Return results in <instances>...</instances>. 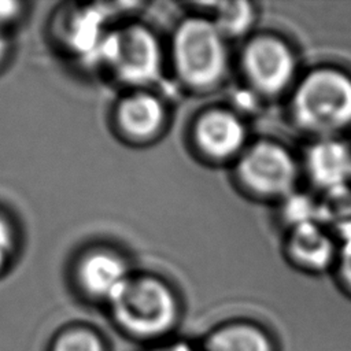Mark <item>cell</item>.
Wrapping results in <instances>:
<instances>
[{
	"instance_id": "cell-1",
	"label": "cell",
	"mask_w": 351,
	"mask_h": 351,
	"mask_svg": "<svg viewBox=\"0 0 351 351\" xmlns=\"http://www.w3.org/2000/svg\"><path fill=\"white\" fill-rule=\"evenodd\" d=\"M110 303L118 325L140 339L165 336L178 318L173 292L154 278H129Z\"/></svg>"
},
{
	"instance_id": "cell-2",
	"label": "cell",
	"mask_w": 351,
	"mask_h": 351,
	"mask_svg": "<svg viewBox=\"0 0 351 351\" xmlns=\"http://www.w3.org/2000/svg\"><path fill=\"white\" fill-rule=\"evenodd\" d=\"M293 110L299 122L315 130H333L351 122V80L335 70L308 74L299 85Z\"/></svg>"
},
{
	"instance_id": "cell-3",
	"label": "cell",
	"mask_w": 351,
	"mask_h": 351,
	"mask_svg": "<svg viewBox=\"0 0 351 351\" xmlns=\"http://www.w3.org/2000/svg\"><path fill=\"white\" fill-rule=\"evenodd\" d=\"M173 51L180 74L191 85H211L225 70L222 34L213 22L199 18L185 21L174 36Z\"/></svg>"
},
{
	"instance_id": "cell-4",
	"label": "cell",
	"mask_w": 351,
	"mask_h": 351,
	"mask_svg": "<svg viewBox=\"0 0 351 351\" xmlns=\"http://www.w3.org/2000/svg\"><path fill=\"white\" fill-rule=\"evenodd\" d=\"M101 58L126 81L147 82L159 71V47L154 36L138 26L128 27L107 37L101 44Z\"/></svg>"
},
{
	"instance_id": "cell-5",
	"label": "cell",
	"mask_w": 351,
	"mask_h": 351,
	"mask_svg": "<svg viewBox=\"0 0 351 351\" xmlns=\"http://www.w3.org/2000/svg\"><path fill=\"white\" fill-rule=\"evenodd\" d=\"M239 176L259 193L282 195L289 192L295 181V163L280 145L259 143L243 155Z\"/></svg>"
},
{
	"instance_id": "cell-6",
	"label": "cell",
	"mask_w": 351,
	"mask_h": 351,
	"mask_svg": "<svg viewBox=\"0 0 351 351\" xmlns=\"http://www.w3.org/2000/svg\"><path fill=\"white\" fill-rule=\"evenodd\" d=\"M244 69L254 85L265 92L282 89L293 74V58L278 40L261 37L251 41L243 56Z\"/></svg>"
},
{
	"instance_id": "cell-7",
	"label": "cell",
	"mask_w": 351,
	"mask_h": 351,
	"mask_svg": "<svg viewBox=\"0 0 351 351\" xmlns=\"http://www.w3.org/2000/svg\"><path fill=\"white\" fill-rule=\"evenodd\" d=\"M306 165L313 181L332 191L351 177V151L340 141L321 140L308 149Z\"/></svg>"
},
{
	"instance_id": "cell-8",
	"label": "cell",
	"mask_w": 351,
	"mask_h": 351,
	"mask_svg": "<svg viewBox=\"0 0 351 351\" xmlns=\"http://www.w3.org/2000/svg\"><path fill=\"white\" fill-rule=\"evenodd\" d=\"M195 136L202 149L207 154L228 156L241 147L245 132L240 119L233 114L215 110L206 112L197 121Z\"/></svg>"
},
{
	"instance_id": "cell-9",
	"label": "cell",
	"mask_w": 351,
	"mask_h": 351,
	"mask_svg": "<svg viewBox=\"0 0 351 351\" xmlns=\"http://www.w3.org/2000/svg\"><path fill=\"white\" fill-rule=\"evenodd\" d=\"M129 278L123 262L106 252L88 256L80 267V280L85 291L108 302L118 295Z\"/></svg>"
},
{
	"instance_id": "cell-10",
	"label": "cell",
	"mask_w": 351,
	"mask_h": 351,
	"mask_svg": "<svg viewBox=\"0 0 351 351\" xmlns=\"http://www.w3.org/2000/svg\"><path fill=\"white\" fill-rule=\"evenodd\" d=\"M204 351H277L267 332L248 322H232L208 333L202 343Z\"/></svg>"
},
{
	"instance_id": "cell-11",
	"label": "cell",
	"mask_w": 351,
	"mask_h": 351,
	"mask_svg": "<svg viewBox=\"0 0 351 351\" xmlns=\"http://www.w3.org/2000/svg\"><path fill=\"white\" fill-rule=\"evenodd\" d=\"M289 248L302 265L314 269L325 267L333 255V244L317 222L295 226L291 233Z\"/></svg>"
},
{
	"instance_id": "cell-12",
	"label": "cell",
	"mask_w": 351,
	"mask_h": 351,
	"mask_svg": "<svg viewBox=\"0 0 351 351\" xmlns=\"http://www.w3.org/2000/svg\"><path fill=\"white\" fill-rule=\"evenodd\" d=\"M122 128L137 137L152 134L163 121V107L151 95L137 93L125 99L118 111Z\"/></svg>"
},
{
	"instance_id": "cell-13",
	"label": "cell",
	"mask_w": 351,
	"mask_h": 351,
	"mask_svg": "<svg viewBox=\"0 0 351 351\" xmlns=\"http://www.w3.org/2000/svg\"><path fill=\"white\" fill-rule=\"evenodd\" d=\"M319 221L344 241L351 240V189L347 185L326 192V197L319 203Z\"/></svg>"
},
{
	"instance_id": "cell-14",
	"label": "cell",
	"mask_w": 351,
	"mask_h": 351,
	"mask_svg": "<svg viewBox=\"0 0 351 351\" xmlns=\"http://www.w3.org/2000/svg\"><path fill=\"white\" fill-rule=\"evenodd\" d=\"M254 18L248 3L222 1L215 4L213 25L221 34L236 36L247 30Z\"/></svg>"
},
{
	"instance_id": "cell-15",
	"label": "cell",
	"mask_w": 351,
	"mask_h": 351,
	"mask_svg": "<svg viewBox=\"0 0 351 351\" xmlns=\"http://www.w3.org/2000/svg\"><path fill=\"white\" fill-rule=\"evenodd\" d=\"M51 351H106L103 340L88 328H70L62 332Z\"/></svg>"
},
{
	"instance_id": "cell-16",
	"label": "cell",
	"mask_w": 351,
	"mask_h": 351,
	"mask_svg": "<svg viewBox=\"0 0 351 351\" xmlns=\"http://www.w3.org/2000/svg\"><path fill=\"white\" fill-rule=\"evenodd\" d=\"M282 211L285 219L289 221L293 228L319 221V204L314 203L306 195H288Z\"/></svg>"
},
{
	"instance_id": "cell-17",
	"label": "cell",
	"mask_w": 351,
	"mask_h": 351,
	"mask_svg": "<svg viewBox=\"0 0 351 351\" xmlns=\"http://www.w3.org/2000/svg\"><path fill=\"white\" fill-rule=\"evenodd\" d=\"M11 244H12L11 230L7 225V222L0 218V267L3 266L7 256L10 255Z\"/></svg>"
},
{
	"instance_id": "cell-18",
	"label": "cell",
	"mask_w": 351,
	"mask_h": 351,
	"mask_svg": "<svg viewBox=\"0 0 351 351\" xmlns=\"http://www.w3.org/2000/svg\"><path fill=\"white\" fill-rule=\"evenodd\" d=\"M340 270L346 282L351 287V240L344 241L340 254Z\"/></svg>"
},
{
	"instance_id": "cell-19",
	"label": "cell",
	"mask_w": 351,
	"mask_h": 351,
	"mask_svg": "<svg viewBox=\"0 0 351 351\" xmlns=\"http://www.w3.org/2000/svg\"><path fill=\"white\" fill-rule=\"evenodd\" d=\"M155 351H204L202 348V346H193V344H189V343H185V341H174V343H169V344H165L159 348H156Z\"/></svg>"
},
{
	"instance_id": "cell-20",
	"label": "cell",
	"mask_w": 351,
	"mask_h": 351,
	"mask_svg": "<svg viewBox=\"0 0 351 351\" xmlns=\"http://www.w3.org/2000/svg\"><path fill=\"white\" fill-rule=\"evenodd\" d=\"M18 4L11 3V1H0V19H5L8 16H11L15 10H16Z\"/></svg>"
},
{
	"instance_id": "cell-21",
	"label": "cell",
	"mask_w": 351,
	"mask_h": 351,
	"mask_svg": "<svg viewBox=\"0 0 351 351\" xmlns=\"http://www.w3.org/2000/svg\"><path fill=\"white\" fill-rule=\"evenodd\" d=\"M5 49H7V41H5L4 36L0 33V59L4 56Z\"/></svg>"
}]
</instances>
